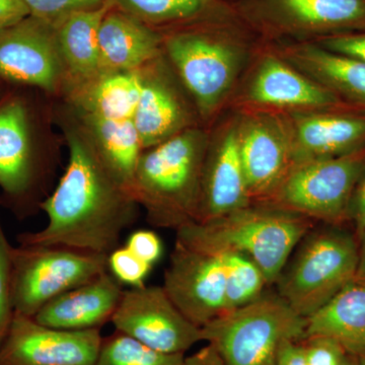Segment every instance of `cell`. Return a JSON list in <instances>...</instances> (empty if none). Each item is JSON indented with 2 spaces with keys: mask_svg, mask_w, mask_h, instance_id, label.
Listing matches in <instances>:
<instances>
[{
  "mask_svg": "<svg viewBox=\"0 0 365 365\" xmlns=\"http://www.w3.org/2000/svg\"><path fill=\"white\" fill-rule=\"evenodd\" d=\"M68 165L56 189L40 204L48 225L16 237L20 246H58L110 255L138 220L139 204L98 157L78 117L64 122Z\"/></svg>",
  "mask_w": 365,
  "mask_h": 365,
  "instance_id": "1",
  "label": "cell"
},
{
  "mask_svg": "<svg viewBox=\"0 0 365 365\" xmlns=\"http://www.w3.org/2000/svg\"><path fill=\"white\" fill-rule=\"evenodd\" d=\"M163 50L209 119L234 90L256 35L232 7L230 13L162 31Z\"/></svg>",
  "mask_w": 365,
  "mask_h": 365,
  "instance_id": "2",
  "label": "cell"
},
{
  "mask_svg": "<svg viewBox=\"0 0 365 365\" xmlns=\"http://www.w3.org/2000/svg\"><path fill=\"white\" fill-rule=\"evenodd\" d=\"M314 222L269 203H252L206 222H190L176 230V242L210 254L235 252L251 257L269 287Z\"/></svg>",
  "mask_w": 365,
  "mask_h": 365,
  "instance_id": "3",
  "label": "cell"
},
{
  "mask_svg": "<svg viewBox=\"0 0 365 365\" xmlns=\"http://www.w3.org/2000/svg\"><path fill=\"white\" fill-rule=\"evenodd\" d=\"M208 144L203 131L190 127L143 151L133 195L151 227L177 230L195 222Z\"/></svg>",
  "mask_w": 365,
  "mask_h": 365,
  "instance_id": "4",
  "label": "cell"
},
{
  "mask_svg": "<svg viewBox=\"0 0 365 365\" xmlns=\"http://www.w3.org/2000/svg\"><path fill=\"white\" fill-rule=\"evenodd\" d=\"M359 260L357 235L342 225H314L278 276L276 292L309 318L355 279Z\"/></svg>",
  "mask_w": 365,
  "mask_h": 365,
  "instance_id": "5",
  "label": "cell"
},
{
  "mask_svg": "<svg viewBox=\"0 0 365 365\" xmlns=\"http://www.w3.org/2000/svg\"><path fill=\"white\" fill-rule=\"evenodd\" d=\"M307 319L277 292H265L252 304L220 314L201 328L225 365H276L280 346L304 337Z\"/></svg>",
  "mask_w": 365,
  "mask_h": 365,
  "instance_id": "6",
  "label": "cell"
},
{
  "mask_svg": "<svg viewBox=\"0 0 365 365\" xmlns=\"http://www.w3.org/2000/svg\"><path fill=\"white\" fill-rule=\"evenodd\" d=\"M258 37L317 42L365 32V0H241L232 4Z\"/></svg>",
  "mask_w": 365,
  "mask_h": 365,
  "instance_id": "7",
  "label": "cell"
},
{
  "mask_svg": "<svg viewBox=\"0 0 365 365\" xmlns=\"http://www.w3.org/2000/svg\"><path fill=\"white\" fill-rule=\"evenodd\" d=\"M108 257L66 247H13L11 304L14 314L34 318L52 299L108 271Z\"/></svg>",
  "mask_w": 365,
  "mask_h": 365,
  "instance_id": "8",
  "label": "cell"
},
{
  "mask_svg": "<svg viewBox=\"0 0 365 365\" xmlns=\"http://www.w3.org/2000/svg\"><path fill=\"white\" fill-rule=\"evenodd\" d=\"M365 170V150L345 157L295 163L269 204L326 225L351 218Z\"/></svg>",
  "mask_w": 365,
  "mask_h": 365,
  "instance_id": "9",
  "label": "cell"
},
{
  "mask_svg": "<svg viewBox=\"0 0 365 365\" xmlns=\"http://www.w3.org/2000/svg\"><path fill=\"white\" fill-rule=\"evenodd\" d=\"M111 323L118 332L169 354H185L203 341L200 327L179 311L163 287L124 290Z\"/></svg>",
  "mask_w": 365,
  "mask_h": 365,
  "instance_id": "10",
  "label": "cell"
},
{
  "mask_svg": "<svg viewBox=\"0 0 365 365\" xmlns=\"http://www.w3.org/2000/svg\"><path fill=\"white\" fill-rule=\"evenodd\" d=\"M240 153L253 203H267L294 167L287 117L258 111L237 121Z\"/></svg>",
  "mask_w": 365,
  "mask_h": 365,
  "instance_id": "11",
  "label": "cell"
},
{
  "mask_svg": "<svg viewBox=\"0 0 365 365\" xmlns=\"http://www.w3.org/2000/svg\"><path fill=\"white\" fill-rule=\"evenodd\" d=\"M101 329L68 331L14 314L0 345V365H96Z\"/></svg>",
  "mask_w": 365,
  "mask_h": 365,
  "instance_id": "12",
  "label": "cell"
},
{
  "mask_svg": "<svg viewBox=\"0 0 365 365\" xmlns=\"http://www.w3.org/2000/svg\"><path fill=\"white\" fill-rule=\"evenodd\" d=\"M0 78L49 93L66 81L56 26L30 16L0 30Z\"/></svg>",
  "mask_w": 365,
  "mask_h": 365,
  "instance_id": "13",
  "label": "cell"
},
{
  "mask_svg": "<svg viewBox=\"0 0 365 365\" xmlns=\"http://www.w3.org/2000/svg\"><path fill=\"white\" fill-rule=\"evenodd\" d=\"M163 287L179 311L202 328L225 311L222 255L195 251L176 242Z\"/></svg>",
  "mask_w": 365,
  "mask_h": 365,
  "instance_id": "14",
  "label": "cell"
},
{
  "mask_svg": "<svg viewBox=\"0 0 365 365\" xmlns=\"http://www.w3.org/2000/svg\"><path fill=\"white\" fill-rule=\"evenodd\" d=\"M42 176L26 107L20 100L9 101L0 107V188L19 220L40 209L34 199Z\"/></svg>",
  "mask_w": 365,
  "mask_h": 365,
  "instance_id": "15",
  "label": "cell"
},
{
  "mask_svg": "<svg viewBox=\"0 0 365 365\" xmlns=\"http://www.w3.org/2000/svg\"><path fill=\"white\" fill-rule=\"evenodd\" d=\"M242 100L260 111H314L346 105L330 91L290 66L277 52L267 51L257 62Z\"/></svg>",
  "mask_w": 365,
  "mask_h": 365,
  "instance_id": "16",
  "label": "cell"
},
{
  "mask_svg": "<svg viewBox=\"0 0 365 365\" xmlns=\"http://www.w3.org/2000/svg\"><path fill=\"white\" fill-rule=\"evenodd\" d=\"M287 120L295 163L345 157L365 150V111L343 106L289 112Z\"/></svg>",
  "mask_w": 365,
  "mask_h": 365,
  "instance_id": "17",
  "label": "cell"
},
{
  "mask_svg": "<svg viewBox=\"0 0 365 365\" xmlns=\"http://www.w3.org/2000/svg\"><path fill=\"white\" fill-rule=\"evenodd\" d=\"M252 203L235 122L208 144L195 222H209Z\"/></svg>",
  "mask_w": 365,
  "mask_h": 365,
  "instance_id": "18",
  "label": "cell"
},
{
  "mask_svg": "<svg viewBox=\"0 0 365 365\" xmlns=\"http://www.w3.org/2000/svg\"><path fill=\"white\" fill-rule=\"evenodd\" d=\"M141 93L133 122L143 150L191 127V114L158 58L139 69Z\"/></svg>",
  "mask_w": 365,
  "mask_h": 365,
  "instance_id": "19",
  "label": "cell"
},
{
  "mask_svg": "<svg viewBox=\"0 0 365 365\" xmlns=\"http://www.w3.org/2000/svg\"><path fill=\"white\" fill-rule=\"evenodd\" d=\"M276 48L290 66L346 105L365 111V62L331 51L316 42H292Z\"/></svg>",
  "mask_w": 365,
  "mask_h": 365,
  "instance_id": "20",
  "label": "cell"
},
{
  "mask_svg": "<svg viewBox=\"0 0 365 365\" xmlns=\"http://www.w3.org/2000/svg\"><path fill=\"white\" fill-rule=\"evenodd\" d=\"M124 290L112 273L64 292L45 304L34 317L37 323L59 330L101 329L111 322Z\"/></svg>",
  "mask_w": 365,
  "mask_h": 365,
  "instance_id": "21",
  "label": "cell"
},
{
  "mask_svg": "<svg viewBox=\"0 0 365 365\" xmlns=\"http://www.w3.org/2000/svg\"><path fill=\"white\" fill-rule=\"evenodd\" d=\"M98 49L100 73L139 71L160 56L163 34L114 6L101 24Z\"/></svg>",
  "mask_w": 365,
  "mask_h": 365,
  "instance_id": "22",
  "label": "cell"
},
{
  "mask_svg": "<svg viewBox=\"0 0 365 365\" xmlns=\"http://www.w3.org/2000/svg\"><path fill=\"white\" fill-rule=\"evenodd\" d=\"M114 6L113 0H106L98 9L76 11L56 26L69 88L86 83L100 74L98 31L103 19Z\"/></svg>",
  "mask_w": 365,
  "mask_h": 365,
  "instance_id": "23",
  "label": "cell"
},
{
  "mask_svg": "<svg viewBox=\"0 0 365 365\" xmlns=\"http://www.w3.org/2000/svg\"><path fill=\"white\" fill-rule=\"evenodd\" d=\"M76 113L105 167L133 195L137 163L143 151L133 120H113Z\"/></svg>",
  "mask_w": 365,
  "mask_h": 365,
  "instance_id": "24",
  "label": "cell"
},
{
  "mask_svg": "<svg viewBox=\"0 0 365 365\" xmlns=\"http://www.w3.org/2000/svg\"><path fill=\"white\" fill-rule=\"evenodd\" d=\"M306 336L337 340L352 354L365 350V282L352 280L307 318Z\"/></svg>",
  "mask_w": 365,
  "mask_h": 365,
  "instance_id": "25",
  "label": "cell"
},
{
  "mask_svg": "<svg viewBox=\"0 0 365 365\" xmlns=\"http://www.w3.org/2000/svg\"><path fill=\"white\" fill-rule=\"evenodd\" d=\"M76 111L107 119L133 120L141 93L140 71L98 74L69 88Z\"/></svg>",
  "mask_w": 365,
  "mask_h": 365,
  "instance_id": "26",
  "label": "cell"
},
{
  "mask_svg": "<svg viewBox=\"0 0 365 365\" xmlns=\"http://www.w3.org/2000/svg\"><path fill=\"white\" fill-rule=\"evenodd\" d=\"M115 6L146 25L169 30L230 13L232 4L222 0H113Z\"/></svg>",
  "mask_w": 365,
  "mask_h": 365,
  "instance_id": "27",
  "label": "cell"
},
{
  "mask_svg": "<svg viewBox=\"0 0 365 365\" xmlns=\"http://www.w3.org/2000/svg\"><path fill=\"white\" fill-rule=\"evenodd\" d=\"M220 255H222L225 267V299L222 314L241 309L260 299L269 287L260 266L245 254L230 252Z\"/></svg>",
  "mask_w": 365,
  "mask_h": 365,
  "instance_id": "28",
  "label": "cell"
},
{
  "mask_svg": "<svg viewBox=\"0 0 365 365\" xmlns=\"http://www.w3.org/2000/svg\"><path fill=\"white\" fill-rule=\"evenodd\" d=\"M184 353L157 351L133 338L115 331L103 337L96 365H182Z\"/></svg>",
  "mask_w": 365,
  "mask_h": 365,
  "instance_id": "29",
  "label": "cell"
},
{
  "mask_svg": "<svg viewBox=\"0 0 365 365\" xmlns=\"http://www.w3.org/2000/svg\"><path fill=\"white\" fill-rule=\"evenodd\" d=\"M299 343L309 365H353L352 353L333 338L306 336Z\"/></svg>",
  "mask_w": 365,
  "mask_h": 365,
  "instance_id": "30",
  "label": "cell"
},
{
  "mask_svg": "<svg viewBox=\"0 0 365 365\" xmlns=\"http://www.w3.org/2000/svg\"><path fill=\"white\" fill-rule=\"evenodd\" d=\"M11 251L13 246L7 240L0 220V345L6 338L14 314L11 304Z\"/></svg>",
  "mask_w": 365,
  "mask_h": 365,
  "instance_id": "31",
  "label": "cell"
},
{
  "mask_svg": "<svg viewBox=\"0 0 365 365\" xmlns=\"http://www.w3.org/2000/svg\"><path fill=\"white\" fill-rule=\"evenodd\" d=\"M106 0H24L31 16L56 26L76 11L98 9Z\"/></svg>",
  "mask_w": 365,
  "mask_h": 365,
  "instance_id": "32",
  "label": "cell"
},
{
  "mask_svg": "<svg viewBox=\"0 0 365 365\" xmlns=\"http://www.w3.org/2000/svg\"><path fill=\"white\" fill-rule=\"evenodd\" d=\"M108 267L120 282L137 287L144 285L153 265L139 259L126 247H119L108 257Z\"/></svg>",
  "mask_w": 365,
  "mask_h": 365,
  "instance_id": "33",
  "label": "cell"
},
{
  "mask_svg": "<svg viewBox=\"0 0 365 365\" xmlns=\"http://www.w3.org/2000/svg\"><path fill=\"white\" fill-rule=\"evenodd\" d=\"M126 248L150 265H153L163 253V244L160 237L150 230H137L133 232L127 241Z\"/></svg>",
  "mask_w": 365,
  "mask_h": 365,
  "instance_id": "34",
  "label": "cell"
},
{
  "mask_svg": "<svg viewBox=\"0 0 365 365\" xmlns=\"http://www.w3.org/2000/svg\"><path fill=\"white\" fill-rule=\"evenodd\" d=\"M331 51L349 55L365 62V32L345 34L317 41Z\"/></svg>",
  "mask_w": 365,
  "mask_h": 365,
  "instance_id": "35",
  "label": "cell"
},
{
  "mask_svg": "<svg viewBox=\"0 0 365 365\" xmlns=\"http://www.w3.org/2000/svg\"><path fill=\"white\" fill-rule=\"evenodd\" d=\"M30 16L24 0H0V30L16 25Z\"/></svg>",
  "mask_w": 365,
  "mask_h": 365,
  "instance_id": "36",
  "label": "cell"
},
{
  "mask_svg": "<svg viewBox=\"0 0 365 365\" xmlns=\"http://www.w3.org/2000/svg\"><path fill=\"white\" fill-rule=\"evenodd\" d=\"M276 365H309L299 341L287 340L282 343Z\"/></svg>",
  "mask_w": 365,
  "mask_h": 365,
  "instance_id": "37",
  "label": "cell"
},
{
  "mask_svg": "<svg viewBox=\"0 0 365 365\" xmlns=\"http://www.w3.org/2000/svg\"><path fill=\"white\" fill-rule=\"evenodd\" d=\"M351 220H354L356 235L365 230V170L355 192L351 207Z\"/></svg>",
  "mask_w": 365,
  "mask_h": 365,
  "instance_id": "38",
  "label": "cell"
},
{
  "mask_svg": "<svg viewBox=\"0 0 365 365\" xmlns=\"http://www.w3.org/2000/svg\"><path fill=\"white\" fill-rule=\"evenodd\" d=\"M182 365H225V364L215 346L208 343L199 351L193 353L190 356H185Z\"/></svg>",
  "mask_w": 365,
  "mask_h": 365,
  "instance_id": "39",
  "label": "cell"
},
{
  "mask_svg": "<svg viewBox=\"0 0 365 365\" xmlns=\"http://www.w3.org/2000/svg\"><path fill=\"white\" fill-rule=\"evenodd\" d=\"M357 237L359 242V260L355 279L365 282V230Z\"/></svg>",
  "mask_w": 365,
  "mask_h": 365,
  "instance_id": "40",
  "label": "cell"
},
{
  "mask_svg": "<svg viewBox=\"0 0 365 365\" xmlns=\"http://www.w3.org/2000/svg\"><path fill=\"white\" fill-rule=\"evenodd\" d=\"M353 365H365V350L352 354Z\"/></svg>",
  "mask_w": 365,
  "mask_h": 365,
  "instance_id": "41",
  "label": "cell"
},
{
  "mask_svg": "<svg viewBox=\"0 0 365 365\" xmlns=\"http://www.w3.org/2000/svg\"><path fill=\"white\" fill-rule=\"evenodd\" d=\"M222 1L227 2L228 4H234L235 2L241 1V0H222Z\"/></svg>",
  "mask_w": 365,
  "mask_h": 365,
  "instance_id": "42",
  "label": "cell"
}]
</instances>
